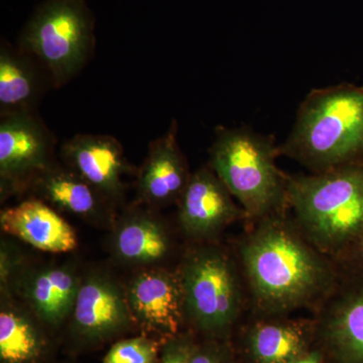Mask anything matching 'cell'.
Listing matches in <instances>:
<instances>
[{
	"label": "cell",
	"instance_id": "9c48e42d",
	"mask_svg": "<svg viewBox=\"0 0 363 363\" xmlns=\"http://www.w3.org/2000/svg\"><path fill=\"white\" fill-rule=\"evenodd\" d=\"M235 198L209 164L191 175L179 200V222L186 235L208 240L235 221L247 219Z\"/></svg>",
	"mask_w": 363,
	"mask_h": 363
},
{
	"label": "cell",
	"instance_id": "7a4b0ae2",
	"mask_svg": "<svg viewBox=\"0 0 363 363\" xmlns=\"http://www.w3.org/2000/svg\"><path fill=\"white\" fill-rule=\"evenodd\" d=\"M311 173L363 164V86L342 83L308 93L278 147Z\"/></svg>",
	"mask_w": 363,
	"mask_h": 363
},
{
	"label": "cell",
	"instance_id": "7402d4cb",
	"mask_svg": "<svg viewBox=\"0 0 363 363\" xmlns=\"http://www.w3.org/2000/svg\"><path fill=\"white\" fill-rule=\"evenodd\" d=\"M337 262L346 271L363 272V234Z\"/></svg>",
	"mask_w": 363,
	"mask_h": 363
},
{
	"label": "cell",
	"instance_id": "8992f818",
	"mask_svg": "<svg viewBox=\"0 0 363 363\" xmlns=\"http://www.w3.org/2000/svg\"><path fill=\"white\" fill-rule=\"evenodd\" d=\"M179 276L185 315L209 333L228 331L245 308V281L233 257L215 245L194 247L184 257Z\"/></svg>",
	"mask_w": 363,
	"mask_h": 363
},
{
	"label": "cell",
	"instance_id": "5bb4252c",
	"mask_svg": "<svg viewBox=\"0 0 363 363\" xmlns=\"http://www.w3.org/2000/svg\"><path fill=\"white\" fill-rule=\"evenodd\" d=\"M0 223L2 230L43 252H68L77 247L70 224L40 200H26L4 210Z\"/></svg>",
	"mask_w": 363,
	"mask_h": 363
},
{
	"label": "cell",
	"instance_id": "4fadbf2b",
	"mask_svg": "<svg viewBox=\"0 0 363 363\" xmlns=\"http://www.w3.org/2000/svg\"><path fill=\"white\" fill-rule=\"evenodd\" d=\"M52 89L44 69L20 48L0 45V117L35 113L48 90Z\"/></svg>",
	"mask_w": 363,
	"mask_h": 363
},
{
	"label": "cell",
	"instance_id": "3957f363",
	"mask_svg": "<svg viewBox=\"0 0 363 363\" xmlns=\"http://www.w3.org/2000/svg\"><path fill=\"white\" fill-rule=\"evenodd\" d=\"M286 202L308 240L337 262L363 234V164L288 175Z\"/></svg>",
	"mask_w": 363,
	"mask_h": 363
},
{
	"label": "cell",
	"instance_id": "9a60e30c",
	"mask_svg": "<svg viewBox=\"0 0 363 363\" xmlns=\"http://www.w3.org/2000/svg\"><path fill=\"white\" fill-rule=\"evenodd\" d=\"M247 336L248 355L253 363H289L308 351L315 322L286 316L262 317Z\"/></svg>",
	"mask_w": 363,
	"mask_h": 363
},
{
	"label": "cell",
	"instance_id": "603a6c76",
	"mask_svg": "<svg viewBox=\"0 0 363 363\" xmlns=\"http://www.w3.org/2000/svg\"><path fill=\"white\" fill-rule=\"evenodd\" d=\"M194 350L195 347L184 341L171 344L160 363H191Z\"/></svg>",
	"mask_w": 363,
	"mask_h": 363
},
{
	"label": "cell",
	"instance_id": "ac0fdd59",
	"mask_svg": "<svg viewBox=\"0 0 363 363\" xmlns=\"http://www.w3.org/2000/svg\"><path fill=\"white\" fill-rule=\"evenodd\" d=\"M80 285L68 269H45L33 277L26 295L33 309L43 320L59 323L75 307Z\"/></svg>",
	"mask_w": 363,
	"mask_h": 363
},
{
	"label": "cell",
	"instance_id": "52a82bcc",
	"mask_svg": "<svg viewBox=\"0 0 363 363\" xmlns=\"http://www.w3.org/2000/svg\"><path fill=\"white\" fill-rule=\"evenodd\" d=\"M56 140L35 113L0 117V180L1 195L32 185L52 166Z\"/></svg>",
	"mask_w": 363,
	"mask_h": 363
},
{
	"label": "cell",
	"instance_id": "5b68a950",
	"mask_svg": "<svg viewBox=\"0 0 363 363\" xmlns=\"http://www.w3.org/2000/svg\"><path fill=\"white\" fill-rule=\"evenodd\" d=\"M95 20L85 0H45L21 30L18 47L59 89L76 77L95 48Z\"/></svg>",
	"mask_w": 363,
	"mask_h": 363
},
{
	"label": "cell",
	"instance_id": "44dd1931",
	"mask_svg": "<svg viewBox=\"0 0 363 363\" xmlns=\"http://www.w3.org/2000/svg\"><path fill=\"white\" fill-rule=\"evenodd\" d=\"M157 344L145 337L121 341L112 346L104 363H156Z\"/></svg>",
	"mask_w": 363,
	"mask_h": 363
},
{
	"label": "cell",
	"instance_id": "cb8c5ba5",
	"mask_svg": "<svg viewBox=\"0 0 363 363\" xmlns=\"http://www.w3.org/2000/svg\"><path fill=\"white\" fill-rule=\"evenodd\" d=\"M191 363H230L226 353L215 347L206 346L203 348H195Z\"/></svg>",
	"mask_w": 363,
	"mask_h": 363
},
{
	"label": "cell",
	"instance_id": "e0dca14e",
	"mask_svg": "<svg viewBox=\"0 0 363 363\" xmlns=\"http://www.w3.org/2000/svg\"><path fill=\"white\" fill-rule=\"evenodd\" d=\"M35 192L60 209L70 213L89 216L100 207L98 193L87 182L70 169L50 167L32 184Z\"/></svg>",
	"mask_w": 363,
	"mask_h": 363
},
{
	"label": "cell",
	"instance_id": "8fae6325",
	"mask_svg": "<svg viewBox=\"0 0 363 363\" xmlns=\"http://www.w3.org/2000/svg\"><path fill=\"white\" fill-rule=\"evenodd\" d=\"M125 296L130 315L150 329L176 333L186 317L179 272H140L131 279Z\"/></svg>",
	"mask_w": 363,
	"mask_h": 363
},
{
	"label": "cell",
	"instance_id": "d6986e66",
	"mask_svg": "<svg viewBox=\"0 0 363 363\" xmlns=\"http://www.w3.org/2000/svg\"><path fill=\"white\" fill-rule=\"evenodd\" d=\"M117 252L133 262H154L168 255L169 241L166 231L149 217H135L126 221L116 235Z\"/></svg>",
	"mask_w": 363,
	"mask_h": 363
},
{
	"label": "cell",
	"instance_id": "2e32d148",
	"mask_svg": "<svg viewBox=\"0 0 363 363\" xmlns=\"http://www.w3.org/2000/svg\"><path fill=\"white\" fill-rule=\"evenodd\" d=\"M125 294L104 278H91L80 285L74 319L79 328L91 336L111 334L130 320Z\"/></svg>",
	"mask_w": 363,
	"mask_h": 363
},
{
	"label": "cell",
	"instance_id": "ffe728a7",
	"mask_svg": "<svg viewBox=\"0 0 363 363\" xmlns=\"http://www.w3.org/2000/svg\"><path fill=\"white\" fill-rule=\"evenodd\" d=\"M42 348L33 322L13 306L2 305L0 312V358L2 363H30Z\"/></svg>",
	"mask_w": 363,
	"mask_h": 363
},
{
	"label": "cell",
	"instance_id": "7c38bea8",
	"mask_svg": "<svg viewBox=\"0 0 363 363\" xmlns=\"http://www.w3.org/2000/svg\"><path fill=\"white\" fill-rule=\"evenodd\" d=\"M191 175L179 147L178 123L173 119L168 131L150 143L149 154L138 172V195L154 205L179 201Z\"/></svg>",
	"mask_w": 363,
	"mask_h": 363
},
{
	"label": "cell",
	"instance_id": "d4e9b609",
	"mask_svg": "<svg viewBox=\"0 0 363 363\" xmlns=\"http://www.w3.org/2000/svg\"><path fill=\"white\" fill-rule=\"evenodd\" d=\"M289 363H323V354L320 351H307Z\"/></svg>",
	"mask_w": 363,
	"mask_h": 363
},
{
	"label": "cell",
	"instance_id": "30bf717a",
	"mask_svg": "<svg viewBox=\"0 0 363 363\" xmlns=\"http://www.w3.org/2000/svg\"><path fill=\"white\" fill-rule=\"evenodd\" d=\"M69 169L104 198L123 194V176L130 172L121 143L112 135L79 133L61 147Z\"/></svg>",
	"mask_w": 363,
	"mask_h": 363
},
{
	"label": "cell",
	"instance_id": "ba28073f",
	"mask_svg": "<svg viewBox=\"0 0 363 363\" xmlns=\"http://www.w3.org/2000/svg\"><path fill=\"white\" fill-rule=\"evenodd\" d=\"M315 331L333 363H363V272L341 269L337 286L317 308Z\"/></svg>",
	"mask_w": 363,
	"mask_h": 363
},
{
	"label": "cell",
	"instance_id": "277c9868",
	"mask_svg": "<svg viewBox=\"0 0 363 363\" xmlns=\"http://www.w3.org/2000/svg\"><path fill=\"white\" fill-rule=\"evenodd\" d=\"M278 147L274 136L250 128L215 130L208 164L240 202L248 221L288 209V175L277 166Z\"/></svg>",
	"mask_w": 363,
	"mask_h": 363
},
{
	"label": "cell",
	"instance_id": "6da1fadb",
	"mask_svg": "<svg viewBox=\"0 0 363 363\" xmlns=\"http://www.w3.org/2000/svg\"><path fill=\"white\" fill-rule=\"evenodd\" d=\"M253 223L238 245L252 309L259 317L317 309L337 286L338 262L308 240L289 209Z\"/></svg>",
	"mask_w": 363,
	"mask_h": 363
}]
</instances>
